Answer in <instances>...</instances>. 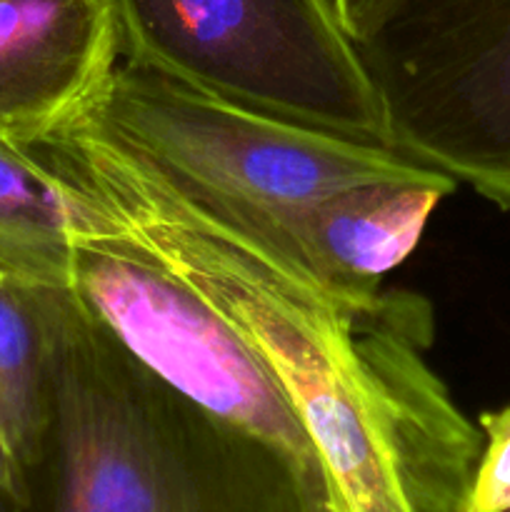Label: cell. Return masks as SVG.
I'll return each mask as SVG.
<instances>
[{"label": "cell", "mask_w": 510, "mask_h": 512, "mask_svg": "<svg viewBox=\"0 0 510 512\" xmlns=\"http://www.w3.org/2000/svg\"><path fill=\"white\" fill-rule=\"evenodd\" d=\"M0 512H13V508H10L8 500H5L3 495H0Z\"/></svg>", "instance_id": "13"}, {"label": "cell", "mask_w": 510, "mask_h": 512, "mask_svg": "<svg viewBox=\"0 0 510 512\" xmlns=\"http://www.w3.org/2000/svg\"><path fill=\"white\" fill-rule=\"evenodd\" d=\"M80 210L68 285L80 308L175 393L278 453L330 510L318 453L248 343L183 280Z\"/></svg>", "instance_id": "5"}, {"label": "cell", "mask_w": 510, "mask_h": 512, "mask_svg": "<svg viewBox=\"0 0 510 512\" xmlns=\"http://www.w3.org/2000/svg\"><path fill=\"white\" fill-rule=\"evenodd\" d=\"M120 55L188 88L390 145L358 45L330 0H113Z\"/></svg>", "instance_id": "3"}, {"label": "cell", "mask_w": 510, "mask_h": 512, "mask_svg": "<svg viewBox=\"0 0 510 512\" xmlns=\"http://www.w3.org/2000/svg\"><path fill=\"white\" fill-rule=\"evenodd\" d=\"M505 512H510V510H505Z\"/></svg>", "instance_id": "15"}, {"label": "cell", "mask_w": 510, "mask_h": 512, "mask_svg": "<svg viewBox=\"0 0 510 512\" xmlns=\"http://www.w3.org/2000/svg\"><path fill=\"white\" fill-rule=\"evenodd\" d=\"M80 215L68 185L0 133V268L30 283L68 288Z\"/></svg>", "instance_id": "9"}, {"label": "cell", "mask_w": 510, "mask_h": 512, "mask_svg": "<svg viewBox=\"0 0 510 512\" xmlns=\"http://www.w3.org/2000/svg\"><path fill=\"white\" fill-rule=\"evenodd\" d=\"M90 108L165 175L268 218L433 170L388 145L245 108L130 60L115 65Z\"/></svg>", "instance_id": "4"}, {"label": "cell", "mask_w": 510, "mask_h": 512, "mask_svg": "<svg viewBox=\"0 0 510 512\" xmlns=\"http://www.w3.org/2000/svg\"><path fill=\"white\" fill-rule=\"evenodd\" d=\"M483 453L465 512L510 510V405L480 415Z\"/></svg>", "instance_id": "11"}, {"label": "cell", "mask_w": 510, "mask_h": 512, "mask_svg": "<svg viewBox=\"0 0 510 512\" xmlns=\"http://www.w3.org/2000/svg\"><path fill=\"white\" fill-rule=\"evenodd\" d=\"M118 58L113 0H0V133L28 143L90 108Z\"/></svg>", "instance_id": "7"}, {"label": "cell", "mask_w": 510, "mask_h": 512, "mask_svg": "<svg viewBox=\"0 0 510 512\" xmlns=\"http://www.w3.org/2000/svg\"><path fill=\"white\" fill-rule=\"evenodd\" d=\"M455 188L453 178L430 170L418 178L358 185L278 218L255 215L325 285L368 295L413 253L435 208Z\"/></svg>", "instance_id": "8"}, {"label": "cell", "mask_w": 510, "mask_h": 512, "mask_svg": "<svg viewBox=\"0 0 510 512\" xmlns=\"http://www.w3.org/2000/svg\"><path fill=\"white\" fill-rule=\"evenodd\" d=\"M50 338V423L13 512H318L268 445L175 393L40 285ZM330 512V510H328Z\"/></svg>", "instance_id": "2"}, {"label": "cell", "mask_w": 510, "mask_h": 512, "mask_svg": "<svg viewBox=\"0 0 510 512\" xmlns=\"http://www.w3.org/2000/svg\"><path fill=\"white\" fill-rule=\"evenodd\" d=\"M345 33L360 45L375 33L398 0H330Z\"/></svg>", "instance_id": "12"}, {"label": "cell", "mask_w": 510, "mask_h": 512, "mask_svg": "<svg viewBox=\"0 0 510 512\" xmlns=\"http://www.w3.org/2000/svg\"><path fill=\"white\" fill-rule=\"evenodd\" d=\"M358 50L390 145L510 208V0H398Z\"/></svg>", "instance_id": "6"}, {"label": "cell", "mask_w": 510, "mask_h": 512, "mask_svg": "<svg viewBox=\"0 0 510 512\" xmlns=\"http://www.w3.org/2000/svg\"><path fill=\"white\" fill-rule=\"evenodd\" d=\"M233 325L308 433L330 512H465L483 433L428 363L433 305L325 285L265 220L178 183L93 108L20 143Z\"/></svg>", "instance_id": "1"}, {"label": "cell", "mask_w": 510, "mask_h": 512, "mask_svg": "<svg viewBox=\"0 0 510 512\" xmlns=\"http://www.w3.org/2000/svg\"><path fill=\"white\" fill-rule=\"evenodd\" d=\"M318 512H328V510H318Z\"/></svg>", "instance_id": "14"}, {"label": "cell", "mask_w": 510, "mask_h": 512, "mask_svg": "<svg viewBox=\"0 0 510 512\" xmlns=\"http://www.w3.org/2000/svg\"><path fill=\"white\" fill-rule=\"evenodd\" d=\"M48 423L50 338L40 285L0 268V438L23 488L43 453Z\"/></svg>", "instance_id": "10"}]
</instances>
